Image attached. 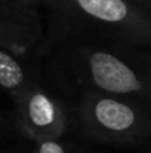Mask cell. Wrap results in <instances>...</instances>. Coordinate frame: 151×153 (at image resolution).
<instances>
[{"mask_svg":"<svg viewBox=\"0 0 151 153\" xmlns=\"http://www.w3.org/2000/svg\"><path fill=\"white\" fill-rule=\"evenodd\" d=\"M132 3H135L138 7H141L142 10H145L147 13L151 15V0H130Z\"/></svg>","mask_w":151,"mask_h":153,"instance_id":"cell-9","label":"cell"},{"mask_svg":"<svg viewBox=\"0 0 151 153\" xmlns=\"http://www.w3.org/2000/svg\"><path fill=\"white\" fill-rule=\"evenodd\" d=\"M16 125L24 137L39 143L61 140L74 126V114L56 95L33 82L12 97Z\"/></svg>","mask_w":151,"mask_h":153,"instance_id":"cell-4","label":"cell"},{"mask_svg":"<svg viewBox=\"0 0 151 153\" xmlns=\"http://www.w3.org/2000/svg\"><path fill=\"white\" fill-rule=\"evenodd\" d=\"M55 24L127 48H151V15L130 0H45Z\"/></svg>","mask_w":151,"mask_h":153,"instance_id":"cell-2","label":"cell"},{"mask_svg":"<svg viewBox=\"0 0 151 153\" xmlns=\"http://www.w3.org/2000/svg\"><path fill=\"white\" fill-rule=\"evenodd\" d=\"M150 153H151V152H150Z\"/></svg>","mask_w":151,"mask_h":153,"instance_id":"cell-11","label":"cell"},{"mask_svg":"<svg viewBox=\"0 0 151 153\" xmlns=\"http://www.w3.org/2000/svg\"><path fill=\"white\" fill-rule=\"evenodd\" d=\"M34 152L33 153H88L82 147L76 146L74 143H68L61 140H46L34 143Z\"/></svg>","mask_w":151,"mask_h":153,"instance_id":"cell-8","label":"cell"},{"mask_svg":"<svg viewBox=\"0 0 151 153\" xmlns=\"http://www.w3.org/2000/svg\"><path fill=\"white\" fill-rule=\"evenodd\" d=\"M40 37H37L30 28L21 24L0 7V46L13 53L15 56H24L34 48Z\"/></svg>","mask_w":151,"mask_h":153,"instance_id":"cell-5","label":"cell"},{"mask_svg":"<svg viewBox=\"0 0 151 153\" xmlns=\"http://www.w3.org/2000/svg\"><path fill=\"white\" fill-rule=\"evenodd\" d=\"M73 114L79 132L96 144L135 147L151 140V102L83 88Z\"/></svg>","mask_w":151,"mask_h":153,"instance_id":"cell-1","label":"cell"},{"mask_svg":"<svg viewBox=\"0 0 151 153\" xmlns=\"http://www.w3.org/2000/svg\"><path fill=\"white\" fill-rule=\"evenodd\" d=\"M139 56H141V59L145 62V65L151 70V52H139Z\"/></svg>","mask_w":151,"mask_h":153,"instance_id":"cell-10","label":"cell"},{"mask_svg":"<svg viewBox=\"0 0 151 153\" xmlns=\"http://www.w3.org/2000/svg\"><path fill=\"white\" fill-rule=\"evenodd\" d=\"M132 49L80 46L71 56L73 74L83 88L151 102V70Z\"/></svg>","mask_w":151,"mask_h":153,"instance_id":"cell-3","label":"cell"},{"mask_svg":"<svg viewBox=\"0 0 151 153\" xmlns=\"http://www.w3.org/2000/svg\"><path fill=\"white\" fill-rule=\"evenodd\" d=\"M33 82L24 65L18 61V56L0 46V89L15 97Z\"/></svg>","mask_w":151,"mask_h":153,"instance_id":"cell-6","label":"cell"},{"mask_svg":"<svg viewBox=\"0 0 151 153\" xmlns=\"http://www.w3.org/2000/svg\"><path fill=\"white\" fill-rule=\"evenodd\" d=\"M42 6H45V0H0V7L30 28L37 37L42 36Z\"/></svg>","mask_w":151,"mask_h":153,"instance_id":"cell-7","label":"cell"}]
</instances>
